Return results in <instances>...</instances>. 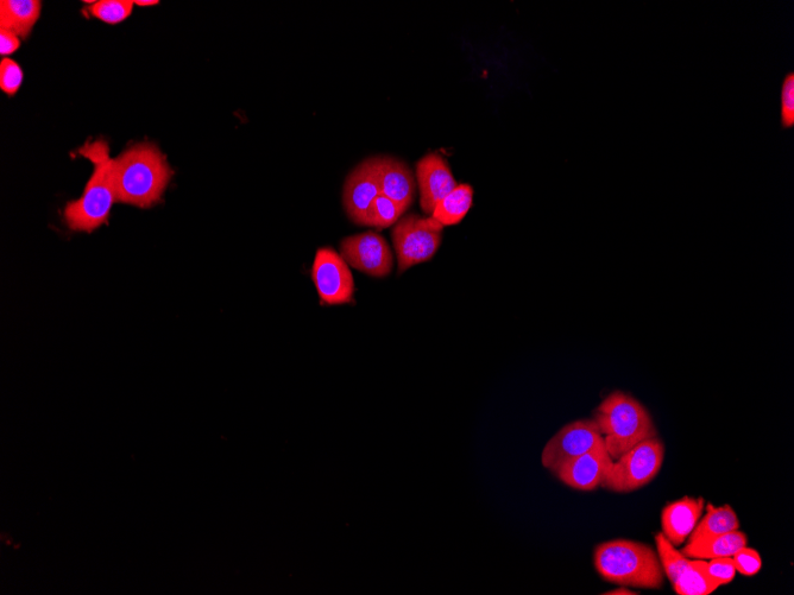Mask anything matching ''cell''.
Masks as SVG:
<instances>
[{"instance_id":"30bf717a","label":"cell","mask_w":794,"mask_h":595,"mask_svg":"<svg viewBox=\"0 0 794 595\" xmlns=\"http://www.w3.org/2000/svg\"><path fill=\"white\" fill-rule=\"evenodd\" d=\"M380 194L375 157L365 158L346 177L344 183L343 206L352 223L367 226L369 208Z\"/></svg>"},{"instance_id":"9a60e30c","label":"cell","mask_w":794,"mask_h":595,"mask_svg":"<svg viewBox=\"0 0 794 595\" xmlns=\"http://www.w3.org/2000/svg\"><path fill=\"white\" fill-rule=\"evenodd\" d=\"M42 3L39 0H2L0 2V28L28 39L39 21Z\"/></svg>"},{"instance_id":"603a6c76","label":"cell","mask_w":794,"mask_h":595,"mask_svg":"<svg viewBox=\"0 0 794 595\" xmlns=\"http://www.w3.org/2000/svg\"><path fill=\"white\" fill-rule=\"evenodd\" d=\"M780 123L784 129L794 126V73H787L780 87Z\"/></svg>"},{"instance_id":"7a4b0ae2","label":"cell","mask_w":794,"mask_h":595,"mask_svg":"<svg viewBox=\"0 0 794 595\" xmlns=\"http://www.w3.org/2000/svg\"><path fill=\"white\" fill-rule=\"evenodd\" d=\"M78 153L93 164V174L83 196L68 202L63 217L73 232L92 233L107 224L113 205L117 202L113 160L105 139L87 142Z\"/></svg>"},{"instance_id":"44dd1931","label":"cell","mask_w":794,"mask_h":595,"mask_svg":"<svg viewBox=\"0 0 794 595\" xmlns=\"http://www.w3.org/2000/svg\"><path fill=\"white\" fill-rule=\"evenodd\" d=\"M655 546H657L661 567H663L671 584H674V582L678 580L680 574L684 572V569L688 567L690 559L684 556L682 552H678L676 547L667 540L663 533H659L655 536Z\"/></svg>"},{"instance_id":"ffe728a7","label":"cell","mask_w":794,"mask_h":595,"mask_svg":"<svg viewBox=\"0 0 794 595\" xmlns=\"http://www.w3.org/2000/svg\"><path fill=\"white\" fill-rule=\"evenodd\" d=\"M407 211L388 196L380 194L371 204L367 215V226L378 230L394 226Z\"/></svg>"},{"instance_id":"7402d4cb","label":"cell","mask_w":794,"mask_h":595,"mask_svg":"<svg viewBox=\"0 0 794 595\" xmlns=\"http://www.w3.org/2000/svg\"><path fill=\"white\" fill-rule=\"evenodd\" d=\"M135 2L131 0H102L88 6L90 15L107 24L122 23L131 15Z\"/></svg>"},{"instance_id":"7c38bea8","label":"cell","mask_w":794,"mask_h":595,"mask_svg":"<svg viewBox=\"0 0 794 595\" xmlns=\"http://www.w3.org/2000/svg\"><path fill=\"white\" fill-rule=\"evenodd\" d=\"M613 464L614 460L610 457L606 445H601L567 462L554 476L573 490L594 491L602 486Z\"/></svg>"},{"instance_id":"52a82bcc","label":"cell","mask_w":794,"mask_h":595,"mask_svg":"<svg viewBox=\"0 0 794 595\" xmlns=\"http://www.w3.org/2000/svg\"><path fill=\"white\" fill-rule=\"evenodd\" d=\"M601 445H604V439L594 420L575 421L566 424L546 443L541 453V465L556 474L567 462Z\"/></svg>"},{"instance_id":"9c48e42d","label":"cell","mask_w":794,"mask_h":595,"mask_svg":"<svg viewBox=\"0 0 794 595\" xmlns=\"http://www.w3.org/2000/svg\"><path fill=\"white\" fill-rule=\"evenodd\" d=\"M340 256L350 267L375 278L387 277L394 268L392 249L375 231L344 238L340 242Z\"/></svg>"},{"instance_id":"277c9868","label":"cell","mask_w":794,"mask_h":595,"mask_svg":"<svg viewBox=\"0 0 794 595\" xmlns=\"http://www.w3.org/2000/svg\"><path fill=\"white\" fill-rule=\"evenodd\" d=\"M594 421L614 461L638 443L657 438L651 414L626 392L610 394L596 409Z\"/></svg>"},{"instance_id":"8fae6325","label":"cell","mask_w":794,"mask_h":595,"mask_svg":"<svg viewBox=\"0 0 794 595\" xmlns=\"http://www.w3.org/2000/svg\"><path fill=\"white\" fill-rule=\"evenodd\" d=\"M420 192L422 212L432 215L439 202L449 195L458 183L453 177L450 164L439 153L427 154L415 166Z\"/></svg>"},{"instance_id":"4316f807","label":"cell","mask_w":794,"mask_h":595,"mask_svg":"<svg viewBox=\"0 0 794 595\" xmlns=\"http://www.w3.org/2000/svg\"><path fill=\"white\" fill-rule=\"evenodd\" d=\"M21 40L11 31L0 29V54L3 56L15 53L20 49Z\"/></svg>"},{"instance_id":"e0dca14e","label":"cell","mask_w":794,"mask_h":595,"mask_svg":"<svg viewBox=\"0 0 794 595\" xmlns=\"http://www.w3.org/2000/svg\"><path fill=\"white\" fill-rule=\"evenodd\" d=\"M707 515L698 522L689 536V543H697L708 538L739 530L740 521L732 506H716L708 504Z\"/></svg>"},{"instance_id":"d6986e66","label":"cell","mask_w":794,"mask_h":595,"mask_svg":"<svg viewBox=\"0 0 794 595\" xmlns=\"http://www.w3.org/2000/svg\"><path fill=\"white\" fill-rule=\"evenodd\" d=\"M672 587L678 595H709L718 590L721 584L708 572V562L695 559L690 560Z\"/></svg>"},{"instance_id":"6da1fadb","label":"cell","mask_w":794,"mask_h":595,"mask_svg":"<svg viewBox=\"0 0 794 595\" xmlns=\"http://www.w3.org/2000/svg\"><path fill=\"white\" fill-rule=\"evenodd\" d=\"M113 176L117 202L150 208L162 200L173 170L155 144L141 143L113 160Z\"/></svg>"},{"instance_id":"3957f363","label":"cell","mask_w":794,"mask_h":595,"mask_svg":"<svg viewBox=\"0 0 794 595\" xmlns=\"http://www.w3.org/2000/svg\"><path fill=\"white\" fill-rule=\"evenodd\" d=\"M594 563L597 573L611 584L645 590H660L664 585L658 553L645 543L604 542L595 549Z\"/></svg>"},{"instance_id":"83f0119b","label":"cell","mask_w":794,"mask_h":595,"mask_svg":"<svg viewBox=\"0 0 794 595\" xmlns=\"http://www.w3.org/2000/svg\"><path fill=\"white\" fill-rule=\"evenodd\" d=\"M603 594H607V595H638L640 593H636V592L630 591V590H628L627 587L621 586L620 588H616V590H614V591H609V592H606V593H603Z\"/></svg>"},{"instance_id":"8992f818","label":"cell","mask_w":794,"mask_h":595,"mask_svg":"<svg viewBox=\"0 0 794 595\" xmlns=\"http://www.w3.org/2000/svg\"><path fill=\"white\" fill-rule=\"evenodd\" d=\"M664 459L663 441L658 438L642 441L614 461L601 487L616 493L640 490L658 476Z\"/></svg>"},{"instance_id":"484cf974","label":"cell","mask_w":794,"mask_h":595,"mask_svg":"<svg viewBox=\"0 0 794 595\" xmlns=\"http://www.w3.org/2000/svg\"><path fill=\"white\" fill-rule=\"evenodd\" d=\"M708 572L712 578L720 582L721 586L728 585L736 575L733 557H717L708 562Z\"/></svg>"},{"instance_id":"f1b7e54d","label":"cell","mask_w":794,"mask_h":595,"mask_svg":"<svg viewBox=\"0 0 794 595\" xmlns=\"http://www.w3.org/2000/svg\"><path fill=\"white\" fill-rule=\"evenodd\" d=\"M135 4L140 6H153L160 4V2L159 0H136Z\"/></svg>"},{"instance_id":"cb8c5ba5","label":"cell","mask_w":794,"mask_h":595,"mask_svg":"<svg viewBox=\"0 0 794 595\" xmlns=\"http://www.w3.org/2000/svg\"><path fill=\"white\" fill-rule=\"evenodd\" d=\"M23 82V71L17 62L3 59L0 62V88L9 97L16 96Z\"/></svg>"},{"instance_id":"ba28073f","label":"cell","mask_w":794,"mask_h":595,"mask_svg":"<svg viewBox=\"0 0 794 595\" xmlns=\"http://www.w3.org/2000/svg\"><path fill=\"white\" fill-rule=\"evenodd\" d=\"M312 280L324 305H346L354 299V276L348 263L335 249L318 250L313 262Z\"/></svg>"},{"instance_id":"4fadbf2b","label":"cell","mask_w":794,"mask_h":595,"mask_svg":"<svg viewBox=\"0 0 794 595\" xmlns=\"http://www.w3.org/2000/svg\"><path fill=\"white\" fill-rule=\"evenodd\" d=\"M375 164L381 194L408 211L413 205L418 185L412 169L393 156H375Z\"/></svg>"},{"instance_id":"ac0fdd59","label":"cell","mask_w":794,"mask_h":595,"mask_svg":"<svg viewBox=\"0 0 794 595\" xmlns=\"http://www.w3.org/2000/svg\"><path fill=\"white\" fill-rule=\"evenodd\" d=\"M472 202H474V188L463 183L439 202L431 217L444 227L458 225L468 215Z\"/></svg>"},{"instance_id":"5b68a950","label":"cell","mask_w":794,"mask_h":595,"mask_svg":"<svg viewBox=\"0 0 794 595\" xmlns=\"http://www.w3.org/2000/svg\"><path fill=\"white\" fill-rule=\"evenodd\" d=\"M444 226L431 217L409 213L397 221L392 231L400 274L431 261L443 240Z\"/></svg>"},{"instance_id":"2e32d148","label":"cell","mask_w":794,"mask_h":595,"mask_svg":"<svg viewBox=\"0 0 794 595\" xmlns=\"http://www.w3.org/2000/svg\"><path fill=\"white\" fill-rule=\"evenodd\" d=\"M745 533L740 530L708 538L697 543H688L682 554L692 560H711L717 557H733L739 550L747 546Z\"/></svg>"},{"instance_id":"d4e9b609","label":"cell","mask_w":794,"mask_h":595,"mask_svg":"<svg viewBox=\"0 0 794 595\" xmlns=\"http://www.w3.org/2000/svg\"><path fill=\"white\" fill-rule=\"evenodd\" d=\"M736 572H740L745 576H754L761 571L762 560L761 556L755 549L747 546L741 548L733 556Z\"/></svg>"},{"instance_id":"5bb4252c","label":"cell","mask_w":794,"mask_h":595,"mask_svg":"<svg viewBox=\"0 0 794 595\" xmlns=\"http://www.w3.org/2000/svg\"><path fill=\"white\" fill-rule=\"evenodd\" d=\"M705 508L703 497H684L666 505L661 514L663 534L674 547L682 546L696 528Z\"/></svg>"}]
</instances>
